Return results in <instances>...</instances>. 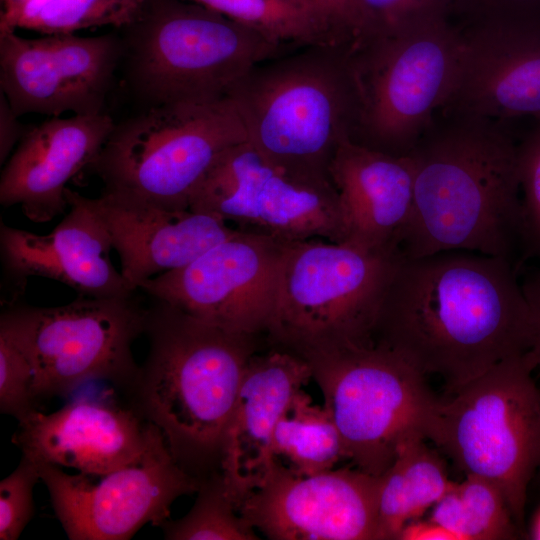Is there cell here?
Listing matches in <instances>:
<instances>
[{
  "label": "cell",
  "mask_w": 540,
  "mask_h": 540,
  "mask_svg": "<svg viewBox=\"0 0 540 540\" xmlns=\"http://www.w3.org/2000/svg\"><path fill=\"white\" fill-rule=\"evenodd\" d=\"M533 325L518 271L508 260L464 250L401 254L373 332L451 394L499 362L528 352Z\"/></svg>",
  "instance_id": "1"
},
{
  "label": "cell",
  "mask_w": 540,
  "mask_h": 540,
  "mask_svg": "<svg viewBox=\"0 0 540 540\" xmlns=\"http://www.w3.org/2000/svg\"><path fill=\"white\" fill-rule=\"evenodd\" d=\"M518 142L506 123L442 110L408 155L413 206L403 257L464 250L523 264Z\"/></svg>",
  "instance_id": "2"
},
{
  "label": "cell",
  "mask_w": 540,
  "mask_h": 540,
  "mask_svg": "<svg viewBox=\"0 0 540 540\" xmlns=\"http://www.w3.org/2000/svg\"><path fill=\"white\" fill-rule=\"evenodd\" d=\"M147 358L132 384L137 407L175 460L201 464L219 454L260 335L233 332L152 299Z\"/></svg>",
  "instance_id": "3"
},
{
  "label": "cell",
  "mask_w": 540,
  "mask_h": 540,
  "mask_svg": "<svg viewBox=\"0 0 540 540\" xmlns=\"http://www.w3.org/2000/svg\"><path fill=\"white\" fill-rule=\"evenodd\" d=\"M349 53L344 45L296 48L258 63L237 84L229 99L266 159L331 182L330 164L356 119Z\"/></svg>",
  "instance_id": "4"
},
{
  "label": "cell",
  "mask_w": 540,
  "mask_h": 540,
  "mask_svg": "<svg viewBox=\"0 0 540 540\" xmlns=\"http://www.w3.org/2000/svg\"><path fill=\"white\" fill-rule=\"evenodd\" d=\"M121 38L128 84L150 106L227 100L255 65L296 49L188 0H145Z\"/></svg>",
  "instance_id": "5"
},
{
  "label": "cell",
  "mask_w": 540,
  "mask_h": 540,
  "mask_svg": "<svg viewBox=\"0 0 540 540\" xmlns=\"http://www.w3.org/2000/svg\"><path fill=\"white\" fill-rule=\"evenodd\" d=\"M399 256L348 242H288L265 332L268 342L303 359L374 345L379 306Z\"/></svg>",
  "instance_id": "6"
},
{
  "label": "cell",
  "mask_w": 540,
  "mask_h": 540,
  "mask_svg": "<svg viewBox=\"0 0 540 540\" xmlns=\"http://www.w3.org/2000/svg\"><path fill=\"white\" fill-rule=\"evenodd\" d=\"M525 354L507 358L447 400H436L424 435L465 475L493 482L524 532L530 481L540 464V390Z\"/></svg>",
  "instance_id": "7"
},
{
  "label": "cell",
  "mask_w": 540,
  "mask_h": 540,
  "mask_svg": "<svg viewBox=\"0 0 540 540\" xmlns=\"http://www.w3.org/2000/svg\"><path fill=\"white\" fill-rule=\"evenodd\" d=\"M246 141L230 99L151 106L115 124L91 167L105 192L185 211L221 156Z\"/></svg>",
  "instance_id": "8"
},
{
  "label": "cell",
  "mask_w": 540,
  "mask_h": 540,
  "mask_svg": "<svg viewBox=\"0 0 540 540\" xmlns=\"http://www.w3.org/2000/svg\"><path fill=\"white\" fill-rule=\"evenodd\" d=\"M462 48L461 30L440 19L351 49L356 119L350 141L408 156L448 103Z\"/></svg>",
  "instance_id": "9"
},
{
  "label": "cell",
  "mask_w": 540,
  "mask_h": 540,
  "mask_svg": "<svg viewBox=\"0 0 540 540\" xmlns=\"http://www.w3.org/2000/svg\"><path fill=\"white\" fill-rule=\"evenodd\" d=\"M304 360L353 467L381 476L404 441L425 437L437 399L425 376L392 350L375 344L344 347Z\"/></svg>",
  "instance_id": "10"
},
{
  "label": "cell",
  "mask_w": 540,
  "mask_h": 540,
  "mask_svg": "<svg viewBox=\"0 0 540 540\" xmlns=\"http://www.w3.org/2000/svg\"><path fill=\"white\" fill-rule=\"evenodd\" d=\"M86 297L56 307L16 306L2 312L33 368L36 405L83 383L136 378L132 344L145 333L148 307L136 294Z\"/></svg>",
  "instance_id": "11"
},
{
  "label": "cell",
  "mask_w": 540,
  "mask_h": 540,
  "mask_svg": "<svg viewBox=\"0 0 540 540\" xmlns=\"http://www.w3.org/2000/svg\"><path fill=\"white\" fill-rule=\"evenodd\" d=\"M189 210L283 242L346 240L332 182L292 173L266 159L248 141L221 156L193 195Z\"/></svg>",
  "instance_id": "12"
},
{
  "label": "cell",
  "mask_w": 540,
  "mask_h": 540,
  "mask_svg": "<svg viewBox=\"0 0 540 540\" xmlns=\"http://www.w3.org/2000/svg\"><path fill=\"white\" fill-rule=\"evenodd\" d=\"M37 466L70 540H126L147 523L161 527L173 502L201 484L175 460L162 433L140 460L106 474Z\"/></svg>",
  "instance_id": "13"
},
{
  "label": "cell",
  "mask_w": 540,
  "mask_h": 540,
  "mask_svg": "<svg viewBox=\"0 0 540 540\" xmlns=\"http://www.w3.org/2000/svg\"><path fill=\"white\" fill-rule=\"evenodd\" d=\"M287 243L239 231L188 265L145 281L138 290L224 329L262 335Z\"/></svg>",
  "instance_id": "14"
},
{
  "label": "cell",
  "mask_w": 540,
  "mask_h": 540,
  "mask_svg": "<svg viewBox=\"0 0 540 540\" xmlns=\"http://www.w3.org/2000/svg\"><path fill=\"white\" fill-rule=\"evenodd\" d=\"M45 35L29 39L0 28L1 92L12 111L17 117L102 113L122 60V38L111 33Z\"/></svg>",
  "instance_id": "15"
},
{
  "label": "cell",
  "mask_w": 540,
  "mask_h": 540,
  "mask_svg": "<svg viewBox=\"0 0 540 540\" xmlns=\"http://www.w3.org/2000/svg\"><path fill=\"white\" fill-rule=\"evenodd\" d=\"M379 482L352 465L309 476L272 466L237 511L269 539L376 540Z\"/></svg>",
  "instance_id": "16"
},
{
  "label": "cell",
  "mask_w": 540,
  "mask_h": 540,
  "mask_svg": "<svg viewBox=\"0 0 540 540\" xmlns=\"http://www.w3.org/2000/svg\"><path fill=\"white\" fill-rule=\"evenodd\" d=\"M160 433L135 408L103 396L49 414L34 410L19 421L12 441L36 464L100 475L140 460Z\"/></svg>",
  "instance_id": "17"
},
{
  "label": "cell",
  "mask_w": 540,
  "mask_h": 540,
  "mask_svg": "<svg viewBox=\"0 0 540 540\" xmlns=\"http://www.w3.org/2000/svg\"><path fill=\"white\" fill-rule=\"evenodd\" d=\"M454 91L442 110L500 122L540 118V23L460 29Z\"/></svg>",
  "instance_id": "18"
},
{
  "label": "cell",
  "mask_w": 540,
  "mask_h": 540,
  "mask_svg": "<svg viewBox=\"0 0 540 540\" xmlns=\"http://www.w3.org/2000/svg\"><path fill=\"white\" fill-rule=\"evenodd\" d=\"M68 213L48 234L0 224V253L17 285L30 277L58 281L79 296L125 297L137 292L113 266L109 235L80 193L66 190Z\"/></svg>",
  "instance_id": "19"
},
{
  "label": "cell",
  "mask_w": 540,
  "mask_h": 540,
  "mask_svg": "<svg viewBox=\"0 0 540 540\" xmlns=\"http://www.w3.org/2000/svg\"><path fill=\"white\" fill-rule=\"evenodd\" d=\"M86 201L104 225L120 271L134 290L188 265L240 231L212 214L168 210L105 191Z\"/></svg>",
  "instance_id": "20"
},
{
  "label": "cell",
  "mask_w": 540,
  "mask_h": 540,
  "mask_svg": "<svg viewBox=\"0 0 540 540\" xmlns=\"http://www.w3.org/2000/svg\"><path fill=\"white\" fill-rule=\"evenodd\" d=\"M311 379L307 361L290 352L273 348L250 358L220 451L221 476L236 508L270 473L276 426Z\"/></svg>",
  "instance_id": "21"
},
{
  "label": "cell",
  "mask_w": 540,
  "mask_h": 540,
  "mask_svg": "<svg viewBox=\"0 0 540 540\" xmlns=\"http://www.w3.org/2000/svg\"><path fill=\"white\" fill-rule=\"evenodd\" d=\"M114 126L99 113L52 117L26 132L2 170L1 205L19 206L36 223L62 214L67 183L93 164Z\"/></svg>",
  "instance_id": "22"
},
{
  "label": "cell",
  "mask_w": 540,
  "mask_h": 540,
  "mask_svg": "<svg viewBox=\"0 0 540 540\" xmlns=\"http://www.w3.org/2000/svg\"><path fill=\"white\" fill-rule=\"evenodd\" d=\"M341 203L346 240L370 251L400 252L413 206V169L395 156L343 142L329 167Z\"/></svg>",
  "instance_id": "23"
},
{
  "label": "cell",
  "mask_w": 540,
  "mask_h": 540,
  "mask_svg": "<svg viewBox=\"0 0 540 540\" xmlns=\"http://www.w3.org/2000/svg\"><path fill=\"white\" fill-rule=\"evenodd\" d=\"M425 440L418 434L404 441L393 463L379 476L376 540H398L404 526L421 518L454 483Z\"/></svg>",
  "instance_id": "24"
},
{
  "label": "cell",
  "mask_w": 540,
  "mask_h": 540,
  "mask_svg": "<svg viewBox=\"0 0 540 540\" xmlns=\"http://www.w3.org/2000/svg\"><path fill=\"white\" fill-rule=\"evenodd\" d=\"M245 25L290 48L344 45L328 8L320 0H188Z\"/></svg>",
  "instance_id": "25"
},
{
  "label": "cell",
  "mask_w": 540,
  "mask_h": 540,
  "mask_svg": "<svg viewBox=\"0 0 540 540\" xmlns=\"http://www.w3.org/2000/svg\"><path fill=\"white\" fill-rule=\"evenodd\" d=\"M347 453L330 413L302 388L280 418L271 446L272 466L295 476L334 469Z\"/></svg>",
  "instance_id": "26"
},
{
  "label": "cell",
  "mask_w": 540,
  "mask_h": 540,
  "mask_svg": "<svg viewBox=\"0 0 540 540\" xmlns=\"http://www.w3.org/2000/svg\"><path fill=\"white\" fill-rule=\"evenodd\" d=\"M454 482L431 508L429 519L451 532L456 540H510L523 534L500 489L476 475Z\"/></svg>",
  "instance_id": "27"
},
{
  "label": "cell",
  "mask_w": 540,
  "mask_h": 540,
  "mask_svg": "<svg viewBox=\"0 0 540 540\" xmlns=\"http://www.w3.org/2000/svg\"><path fill=\"white\" fill-rule=\"evenodd\" d=\"M144 1L29 0L11 13H1L0 28L42 34H71L99 26L124 28L135 20Z\"/></svg>",
  "instance_id": "28"
},
{
  "label": "cell",
  "mask_w": 540,
  "mask_h": 540,
  "mask_svg": "<svg viewBox=\"0 0 540 540\" xmlns=\"http://www.w3.org/2000/svg\"><path fill=\"white\" fill-rule=\"evenodd\" d=\"M170 540H256L255 529L239 514L221 474L201 482L191 510L161 526Z\"/></svg>",
  "instance_id": "29"
},
{
  "label": "cell",
  "mask_w": 540,
  "mask_h": 540,
  "mask_svg": "<svg viewBox=\"0 0 540 540\" xmlns=\"http://www.w3.org/2000/svg\"><path fill=\"white\" fill-rule=\"evenodd\" d=\"M450 6L451 0H359L358 31L351 49L431 21L449 19Z\"/></svg>",
  "instance_id": "30"
},
{
  "label": "cell",
  "mask_w": 540,
  "mask_h": 540,
  "mask_svg": "<svg viewBox=\"0 0 540 540\" xmlns=\"http://www.w3.org/2000/svg\"><path fill=\"white\" fill-rule=\"evenodd\" d=\"M31 361L10 326L0 319V411L22 420L36 409Z\"/></svg>",
  "instance_id": "31"
},
{
  "label": "cell",
  "mask_w": 540,
  "mask_h": 540,
  "mask_svg": "<svg viewBox=\"0 0 540 540\" xmlns=\"http://www.w3.org/2000/svg\"><path fill=\"white\" fill-rule=\"evenodd\" d=\"M518 142L523 220V263L540 259V118Z\"/></svg>",
  "instance_id": "32"
},
{
  "label": "cell",
  "mask_w": 540,
  "mask_h": 540,
  "mask_svg": "<svg viewBox=\"0 0 540 540\" xmlns=\"http://www.w3.org/2000/svg\"><path fill=\"white\" fill-rule=\"evenodd\" d=\"M41 480L36 463L22 455L0 482V539L16 540L34 515L33 488Z\"/></svg>",
  "instance_id": "33"
},
{
  "label": "cell",
  "mask_w": 540,
  "mask_h": 540,
  "mask_svg": "<svg viewBox=\"0 0 540 540\" xmlns=\"http://www.w3.org/2000/svg\"><path fill=\"white\" fill-rule=\"evenodd\" d=\"M451 15L459 16L460 29L513 22L540 23V0H451Z\"/></svg>",
  "instance_id": "34"
},
{
  "label": "cell",
  "mask_w": 540,
  "mask_h": 540,
  "mask_svg": "<svg viewBox=\"0 0 540 540\" xmlns=\"http://www.w3.org/2000/svg\"><path fill=\"white\" fill-rule=\"evenodd\" d=\"M534 261L537 262L536 266L520 281L533 325L532 345L525 353L533 370L540 368V259Z\"/></svg>",
  "instance_id": "35"
},
{
  "label": "cell",
  "mask_w": 540,
  "mask_h": 540,
  "mask_svg": "<svg viewBox=\"0 0 540 540\" xmlns=\"http://www.w3.org/2000/svg\"><path fill=\"white\" fill-rule=\"evenodd\" d=\"M350 47L355 42L359 23V0H320Z\"/></svg>",
  "instance_id": "36"
},
{
  "label": "cell",
  "mask_w": 540,
  "mask_h": 540,
  "mask_svg": "<svg viewBox=\"0 0 540 540\" xmlns=\"http://www.w3.org/2000/svg\"><path fill=\"white\" fill-rule=\"evenodd\" d=\"M0 106V161L6 160L14 145L25 135L22 126L17 121V116L12 111L11 106L1 92Z\"/></svg>",
  "instance_id": "37"
},
{
  "label": "cell",
  "mask_w": 540,
  "mask_h": 540,
  "mask_svg": "<svg viewBox=\"0 0 540 540\" xmlns=\"http://www.w3.org/2000/svg\"><path fill=\"white\" fill-rule=\"evenodd\" d=\"M398 540H456L454 535L431 519H415L407 523Z\"/></svg>",
  "instance_id": "38"
},
{
  "label": "cell",
  "mask_w": 540,
  "mask_h": 540,
  "mask_svg": "<svg viewBox=\"0 0 540 540\" xmlns=\"http://www.w3.org/2000/svg\"><path fill=\"white\" fill-rule=\"evenodd\" d=\"M527 536L529 539L540 540V505L532 517Z\"/></svg>",
  "instance_id": "39"
},
{
  "label": "cell",
  "mask_w": 540,
  "mask_h": 540,
  "mask_svg": "<svg viewBox=\"0 0 540 540\" xmlns=\"http://www.w3.org/2000/svg\"><path fill=\"white\" fill-rule=\"evenodd\" d=\"M29 0H2L4 5V10L1 12L2 14H8L16 9L20 8L22 5H24Z\"/></svg>",
  "instance_id": "40"
},
{
  "label": "cell",
  "mask_w": 540,
  "mask_h": 540,
  "mask_svg": "<svg viewBox=\"0 0 540 540\" xmlns=\"http://www.w3.org/2000/svg\"><path fill=\"white\" fill-rule=\"evenodd\" d=\"M536 473H537V476H538V480L540 482V464L538 466V469H537Z\"/></svg>",
  "instance_id": "41"
}]
</instances>
